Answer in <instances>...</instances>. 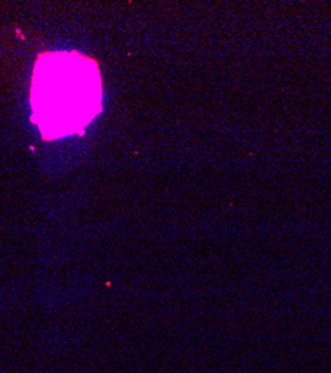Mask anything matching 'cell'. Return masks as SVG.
<instances>
[{
  "instance_id": "cell-1",
  "label": "cell",
  "mask_w": 331,
  "mask_h": 373,
  "mask_svg": "<svg viewBox=\"0 0 331 373\" xmlns=\"http://www.w3.org/2000/svg\"><path fill=\"white\" fill-rule=\"evenodd\" d=\"M33 120L47 139L81 133L101 108V79L94 60L79 52H47L32 78Z\"/></svg>"
}]
</instances>
